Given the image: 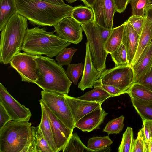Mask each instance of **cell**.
I'll return each instance as SVG.
<instances>
[{
	"mask_svg": "<svg viewBox=\"0 0 152 152\" xmlns=\"http://www.w3.org/2000/svg\"><path fill=\"white\" fill-rule=\"evenodd\" d=\"M17 12L32 24L54 26L64 18L71 16L74 7L58 5L41 0H16Z\"/></svg>",
	"mask_w": 152,
	"mask_h": 152,
	"instance_id": "1",
	"label": "cell"
},
{
	"mask_svg": "<svg viewBox=\"0 0 152 152\" xmlns=\"http://www.w3.org/2000/svg\"><path fill=\"white\" fill-rule=\"evenodd\" d=\"M36 138L31 123L10 121L0 129V152H36Z\"/></svg>",
	"mask_w": 152,
	"mask_h": 152,
	"instance_id": "2",
	"label": "cell"
},
{
	"mask_svg": "<svg viewBox=\"0 0 152 152\" xmlns=\"http://www.w3.org/2000/svg\"><path fill=\"white\" fill-rule=\"evenodd\" d=\"M39 78L34 83L43 91L68 95L72 82L62 66L48 56H34Z\"/></svg>",
	"mask_w": 152,
	"mask_h": 152,
	"instance_id": "3",
	"label": "cell"
},
{
	"mask_svg": "<svg viewBox=\"0 0 152 152\" xmlns=\"http://www.w3.org/2000/svg\"><path fill=\"white\" fill-rule=\"evenodd\" d=\"M71 43L53 32L46 31L45 27H36L27 28L22 50L32 55H44L52 58Z\"/></svg>",
	"mask_w": 152,
	"mask_h": 152,
	"instance_id": "4",
	"label": "cell"
},
{
	"mask_svg": "<svg viewBox=\"0 0 152 152\" xmlns=\"http://www.w3.org/2000/svg\"><path fill=\"white\" fill-rule=\"evenodd\" d=\"M28 28L27 19L16 12L9 20L1 34L0 62L10 63L20 52Z\"/></svg>",
	"mask_w": 152,
	"mask_h": 152,
	"instance_id": "5",
	"label": "cell"
},
{
	"mask_svg": "<svg viewBox=\"0 0 152 152\" xmlns=\"http://www.w3.org/2000/svg\"><path fill=\"white\" fill-rule=\"evenodd\" d=\"M86 35L87 43L94 65L99 71L106 69V60L108 53L104 50V45L112 29L105 28L94 20L80 24Z\"/></svg>",
	"mask_w": 152,
	"mask_h": 152,
	"instance_id": "6",
	"label": "cell"
},
{
	"mask_svg": "<svg viewBox=\"0 0 152 152\" xmlns=\"http://www.w3.org/2000/svg\"><path fill=\"white\" fill-rule=\"evenodd\" d=\"M97 80L103 85L114 86L127 93L134 83V72L132 66L129 64L115 66L102 72Z\"/></svg>",
	"mask_w": 152,
	"mask_h": 152,
	"instance_id": "7",
	"label": "cell"
},
{
	"mask_svg": "<svg viewBox=\"0 0 152 152\" xmlns=\"http://www.w3.org/2000/svg\"><path fill=\"white\" fill-rule=\"evenodd\" d=\"M42 99L52 112L69 128H75L74 120L64 94L41 92Z\"/></svg>",
	"mask_w": 152,
	"mask_h": 152,
	"instance_id": "8",
	"label": "cell"
},
{
	"mask_svg": "<svg viewBox=\"0 0 152 152\" xmlns=\"http://www.w3.org/2000/svg\"><path fill=\"white\" fill-rule=\"evenodd\" d=\"M10 63L20 75L22 81L34 83L38 80L37 64L34 56L20 52L13 57Z\"/></svg>",
	"mask_w": 152,
	"mask_h": 152,
	"instance_id": "9",
	"label": "cell"
},
{
	"mask_svg": "<svg viewBox=\"0 0 152 152\" xmlns=\"http://www.w3.org/2000/svg\"><path fill=\"white\" fill-rule=\"evenodd\" d=\"M0 103L3 105L12 121H28L32 115L29 108L16 100L1 83Z\"/></svg>",
	"mask_w": 152,
	"mask_h": 152,
	"instance_id": "10",
	"label": "cell"
},
{
	"mask_svg": "<svg viewBox=\"0 0 152 152\" xmlns=\"http://www.w3.org/2000/svg\"><path fill=\"white\" fill-rule=\"evenodd\" d=\"M39 101L43 105L49 118L56 152L61 151L73 133V130L67 127L52 112L42 99Z\"/></svg>",
	"mask_w": 152,
	"mask_h": 152,
	"instance_id": "11",
	"label": "cell"
},
{
	"mask_svg": "<svg viewBox=\"0 0 152 152\" xmlns=\"http://www.w3.org/2000/svg\"><path fill=\"white\" fill-rule=\"evenodd\" d=\"M53 26L57 35L71 43L78 44L83 39L81 26L71 16L64 18Z\"/></svg>",
	"mask_w": 152,
	"mask_h": 152,
	"instance_id": "12",
	"label": "cell"
},
{
	"mask_svg": "<svg viewBox=\"0 0 152 152\" xmlns=\"http://www.w3.org/2000/svg\"><path fill=\"white\" fill-rule=\"evenodd\" d=\"M91 8L97 23L105 28H113L114 16L117 12L113 0H95Z\"/></svg>",
	"mask_w": 152,
	"mask_h": 152,
	"instance_id": "13",
	"label": "cell"
},
{
	"mask_svg": "<svg viewBox=\"0 0 152 152\" xmlns=\"http://www.w3.org/2000/svg\"><path fill=\"white\" fill-rule=\"evenodd\" d=\"M86 51L82 77L78 87L82 91L87 88H92L95 82L98 80L102 72L98 70L93 62L88 44L86 43Z\"/></svg>",
	"mask_w": 152,
	"mask_h": 152,
	"instance_id": "14",
	"label": "cell"
},
{
	"mask_svg": "<svg viewBox=\"0 0 152 152\" xmlns=\"http://www.w3.org/2000/svg\"><path fill=\"white\" fill-rule=\"evenodd\" d=\"M70 109L75 124L92 111L101 107L102 104L76 99L64 94Z\"/></svg>",
	"mask_w": 152,
	"mask_h": 152,
	"instance_id": "15",
	"label": "cell"
},
{
	"mask_svg": "<svg viewBox=\"0 0 152 152\" xmlns=\"http://www.w3.org/2000/svg\"><path fill=\"white\" fill-rule=\"evenodd\" d=\"M107 114L102 107L97 108L81 118L75 124V127L87 132L99 129Z\"/></svg>",
	"mask_w": 152,
	"mask_h": 152,
	"instance_id": "16",
	"label": "cell"
},
{
	"mask_svg": "<svg viewBox=\"0 0 152 152\" xmlns=\"http://www.w3.org/2000/svg\"><path fill=\"white\" fill-rule=\"evenodd\" d=\"M152 66V41L143 50L136 62L132 66L134 83H137Z\"/></svg>",
	"mask_w": 152,
	"mask_h": 152,
	"instance_id": "17",
	"label": "cell"
},
{
	"mask_svg": "<svg viewBox=\"0 0 152 152\" xmlns=\"http://www.w3.org/2000/svg\"><path fill=\"white\" fill-rule=\"evenodd\" d=\"M124 23L122 43L126 48L129 64L131 65L137 50L140 35L127 20Z\"/></svg>",
	"mask_w": 152,
	"mask_h": 152,
	"instance_id": "18",
	"label": "cell"
},
{
	"mask_svg": "<svg viewBox=\"0 0 152 152\" xmlns=\"http://www.w3.org/2000/svg\"><path fill=\"white\" fill-rule=\"evenodd\" d=\"M152 41V33L151 20L146 18L141 33L140 35L138 45L135 56L131 66L137 61L144 48Z\"/></svg>",
	"mask_w": 152,
	"mask_h": 152,
	"instance_id": "19",
	"label": "cell"
},
{
	"mask_svg": "<svg viewBox=\"0 0 152 152\" xmlns=\"http://www.w3.org/2000/svg\"><path fill=\"white\" fill-rule=\"evenodd\" d=\"M124 27V23L115 28L111 32L104 45V50L110 54L114 51L122 43Z\"/></svg>",
	"mask_w": 152,
	"mask_h": 152,
	"instance_id": "20",
	"label": "cell"
},
{
	"mask_svg": "<svg viewBox=\"0 0 152 152\" xmlns=\"http://www.w3.org/2000/svg\"><path fill=\"white\" fill-rule=\"evenodd\" d=\"M16 0H0V31L17 11Z\"/></svg>",
	"mask_w": 152,
	"mask_h": 152,
	"instance_id": "21",
	"label": "cell"
},
{
	"mask_svg": "<svg viewBox=\"0 0 152 152\" xmlns=\"http://www.w3.org/2000/svg\"><path fill=\"white\" fill-rule=\"evenodd\" d=\"M40 104L41 106L42 115L40 123L38 126L44 137L54 152H56L49 118L43 105L41 103Z\"/></svg>",
	"mask_w": 152,
	"mask_h": 152,
	"instance_id": "22",
	"label": "cell"
},
{
	"mask_svg": "<svg viewBox=\"0 0 152 152\" xmlns=\"http://www.w3.org/2000/svg\"><path fill=\"white\" fill-rule=\"evenodd\" d=\"M71 16L80 24L88 23L94 20L92 10L86 6L79 5L74 7Z\"/></svg>",
	"mask_w": 152,
	"mask_h": 152,
	"instance_id": "23",
	"label": "cell"
},
{
	"mask_svg": "<svg viewBox=\"0 0 152 152\" xmlns=\"http://www.w3.org/2000/svg\"><path fill=\"white\" fill-rule=\"evenodd\" d=\"M113 143L109 136L93 137L88 140L87 147L94 152H110L109 146Z\"/></svg>",
	"mask_w": 152,
	"mask_h": 152,
	"instance_id": "24",
	"label": "cell"
},
{
	"mask_svg": "<svg viewBox=\"0 0 152 152\" xmlns=\"http://www.w3.org/2000/svg\"><path fill=\"white\" fill-rule=\"evenodd\" d=\"M130 98L143 101H152V91L138 83H134L127 91Z\"/></svg>",
	"mask_w": 152,
	"mask_h": 152,
	"instance_id": "25",
	"label": "cell"
},
{
	"mask_svg": "<svg viewBox=\"0 0 152 152\" xmlns=\"http://www.w3.org/2000/svg\"><path fill=\"white\" fill-rule=\"evenodd\" d=\"M63 152H94L86 146L76 133H72L62 150Z\"/></svg>",
	"mask_w": 152,
	"mask_h": 152,
	"instance_id": "26",
	"label": "cell"
},
{
	"mask_svg": "<svg viewBox=\"0 0 152 152\" xmlns=\"http://www.w3.org/2000/svg\"><path fill=\"white\" fill-rule=\"evenodd\" d=\"M132 105L142 119L152 121V101H143L131 98Z\"/></svg>",
	"mask_w": 152,
	"mask_h": 152,
	"instance_id": "27",
	"label": "cell"
},
{
	"mask_svg": "<svg viewBox=\"0 0 152 152\" xmlns=\"http://www.w3.org/2000/svg\"><path fill=\"white\" fill-rule=\"evenodd\" d=\"M110 97H111L110 94L106 91L99 88L95 87L82 96L75 98L78 99L94 102L102 104L105 100Z\"/></svg>",
	"mask_w": 152,
	"mask_h": 152,
	"instance_id": "28",
	"label": "cell"
},
{
	"mask_svg": "<svg viewBox=\"0 0 152 152\" xmlns=\"http://www.w3.org/2000/svg\"><path fill=\"white\" fill-rule=\"evenodd\" d=\"M36 138V152H54L44 137L39 126H32Z\"/></svg>",
	"mask_w": 152,
	"mask_h": 152,
	"instance_id": "29",
	"label": "cell"
},
{
	"mask_svg": "<svg viewBox=\"0 0 152 152\" xmlns=\"http://www.w3.org/2000/svg\"><path fill=\"white\" fill-rule=\"evenodd\" d=\"M134 140L132 129L130 127H128L123 134L118 151L131 152Z\"/></svg>",
	"mask_w": 152,
	"mask_h": 152,
	"instance_id": "30",
	"label": "cell"
},
{
	"mask_svg": "<svg viewBox=\"0 0 152 152\" xmlns=\"http://www.w3.org/2000/svg\"><path fill=\"white\" fill-rule=\"evenodd\" d=\"M132 15L144 17L146 9L152 5L151 0H131Z\"/></svg>",
	"mask_w": 152,
	"mask_h": 152,
	"instance_id": "31",
	"label": "cell"
},
{
	"mask_svg": "<svg viewBox=\"0 0 152 152\" xmlns=\"http://www.w3.org/2000/svg\"><path fill=\"white\" fill-rule=\"evenodd\" d=\"M84 66L82 63L77 64H69L66 71L67 75L69 80L76 85L80 77L83 75Z\"/></svg>",
	"mask_w": 152,
	"mask_h": 152,
	"instance_id": "32",
	"label": "cell"
},
{
	"mask_svg": "<svg viewBox=\"0 0 152 152\" xmlns=\"http://www.w3.org/2000/svg\"><path fill=\"white\" fill-rule=\"evenodd\" d=\"M124 117L123 115L110 121L107 124L103 131L108 135L120 133L124 127Z\"/></svg>",
	"mask_w": 152,
	"mask_h": 152,
	"instance_id": "33",
	"label": "cell"
},
{
	"mask_svg": "<svg viewBox=\"0 0 152 152\" xmlns=\"http://www.w3.org/2000/svg\"><path fill=\"white\" fill-rule=\"evenodd\" d=\"M110 54L112 60L115 64V66L129 64L126 48L122 43Z\"/></svg>",
	"mask_w": 152,
	"mask_h": 152,
	"instance_id": "34",
	"label": "cell"
},
{
	"mask_svg": "<svg viewBox=\"0 0 152 152\" xmlns=\"http://www.w3.org/2000/svg\"><path fill=\"white\" fill-rule=\"evenodd\" d=\"M77 50L74 48H65L56 56L57 63L62 66L68 65L71 62L74 54Z\"/></svg>",
	"mask_w": 152,
	"mask_h": 152,
	"instance_id": "35",
	"label": "cell"
},
{
	"mask_svg": "<svg viewBox=\"0 0 152 152\" xmlns=\"http://www.w3.org/2000/svg\"><path fill=\"white\" fill-rule=\"evenodd\" d=\"M147 143L142 127L138 132L137 138L134 140L131 152H147Z\"/></svg>",
	"mask_w": 152,
	"mask_h": 152,
	"instance_id": "36",
	"label": "cell"
},
{
	"mask_svg": "<svg viewBox=\"0 0 152 152\" xmlns=\"http://www.w3.org/2000/svg\"><path fill=\"white\" fill-rule=\"evenodd\" d=\"M145 18V16L142 17L132 15L127 20L138 35H140Z\"/></svg>",
	"mask_w": 152,
	"mask_h": 152,
	"instance_id": "37",
	"label": "cell"
},
{
	"mask_svg": "<svg viewBox=\"0 0 152 152\" xmlns=\"http://www.w3.org/2000/svg\"><path fill=\"white\" fill-rule=\"evenodd\" d=\"M93 86L94 88H99L106 91L110 94L111 97L118 96L125 93L116 87L111 86L103 85L97 80L95 82Z\"/></svg>",
	"mask_w": 152,
	"mask_h": 152,
	"instance_id": "38",
	"label": "cell"
},
{
	"mask_svg": "<svg viewBox=\"0 0 152 152\" xmlns=\"http://www.w3.org/2000/svg\"><path fill=\"white\" fill-rule=\"evenodd\" d=\"M137 83L152 91V66L149 70Z\"/></svg>",
	"mask_w": 152,
	"mask_h": 152,
	"instance_id": "39",
	"label": "cell"
},
{
	"mask_svg": "<svg viewBox=\"0 0 152 152\" xmlns=\"http://www.w3.org/2000/svg\"><path fill=\"white\" fill-rule=\"evenodd\" d=\"M12 119L2 104L0 103V129Z\"/></svg>",
	"mask_w": 152,
	"mask_h": 152,
	"instance_id": "40",
	"label": "cell"
},
{
	"mask_svg": "<svg viewBox=\"0 0 152 152\" xmlns=\"http://www.w3.org/2000/svg\"><path fill=\"white\" fill-rule=\"evenodd\" d=\"M117 12L120 13L123 12L126 9L128 4L131 0H113Z\"/></svg>",
	"mask_w": 152,
	"mask_h": 152,
	"instance_id": "41",
	"label": "cell"
},
{
	"mask_svg": "<svg viewBox=\"0 0 152 152\" xmlns=\"http://www.w3.org/2000/svg\"><path fill=\"white\" fill-rule=\"evenodd\" d=\"M142 120L143 124V128L146 139L147 141L152 140V137L151 135L148 126L145 120L144 119Z\"/></svg>",
	"mask_w": 152,
	"mask_h": 152,
	"instance_id": "42",
	"label": "cell"
},
{
	"mask_svg": "<svg viewBox=\"0 0 152 152\" xmlns=\"http://www.w3.org/2000/svg\"><path fill=\"white\" fill-rule=\"evenodd\" d=\"M145 15L146 18L149 19L151 21V29L152 33V5L147 8Z\"/></svg>",
	"mask_w": 152,
	"mask_h": 152,
	"instance_id": "43",
	"label": "cell"
},
{
	"mask_svg": "<svg viewBox=\"0 0 152 152\" xmlns=\"http://www.w3.org/2000/svg\"><path fill=\"white\" fill-rule=\"evenodd\" d=\"M42 1L58 5H64L66 4L63 0H41Z\"/></svg>",
	"mask_w": 152,
	"mask_h": 152,
	"instance_id": "44",
	"label": "cell"
},
{
	"mask_svg": "<svg viewBox=\"0 0 152 152\" xmlns=\"http://www.w3.org/2000/svg\"><path fill=\"white\" fill-rule=\"evenodd\" d=\"M82 1L85 6L90 7L95 0H80Z\"/></svg>",
	"mask_w": 152,
	"mask_h": 152,
	"instance_id": "45",
	"label": "cell"
},
{
	"mask_svg": "<svg viewBox=\"0 0 152 152\" xmlns=\"http://www.w3.org/2000/svg\"><path fill=\"white\" fill-rule=\"evenodd\" d=\"M145 121L148 126L151 135L152 137V121L145 120Z\"/></svg>",
	"mask_w": 152,
	"mask_h": 152,
	"instance_id": "46",
	"label": "cell"
},
{
	"mask_svg": "<svg viewBox=\"0 0 152 152\" xmlns=\"http://www.w3.org/2000/svg\"><path fill=\"white\" fill-rule=\"evenodd\" d=\"M147 152H152V140L148 141Z\"/></svg>",
	"mask_w": 152,
	"mask_h": 152,
	"instance_id": "47",
	"label": "cell"
},
{
	"mask_svg": "<svg viewBox=\"0 0 152 152\" xmlns=\"http://www.w3.org/2000/svg\"><path fill=\"white\" fill-rule=\"evenodd\" d=\"M69 3H72L78 0H64Z\"/></svg>",
	"mask_w": 152,
	"mask_h": 152,
	"instance_id": "48",
	"label": "cell"
},
{
	"mask_svg": "<svg viewBox=\"0 0 152 152\" xmlns=\"http://www.w3.org/2000/svg\"></svg>",
	"mask_w": 152,
	"mask_h": 152,
	"instance_id": "49",
	"label": "cell"
}]
</instances>
